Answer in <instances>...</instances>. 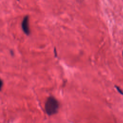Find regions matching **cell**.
<instances>
[{"instance_id":"obj_1","label":"cell","mask_w":123,"mask_h":123,"mask_svg":"<svg viewBox=\"0 0 123 123\" xmlns=\"http://www.w3.org/2000/svg\"><path fill=\"white\" fill-rule=\"evenodd\" d=\"M59 109V103L53 96H49L45 104V109L47 114L49 116L57 113Z\"/></svg>"},{"instance_id":"obj_2","label":"cell","mask_w":123,"mask_h":123,"mask_svg":"<svg viewBox=\"0 0 123 123\" xmlns=\"http://www.w3.org/2000/svg\"><path fill=\"white\" fill-rule=\"evenodd\" d=\"M21 26L23 32L26 35H29L30 34V30L29 25V16L28 15L25 16L23 18L21 24Z\"/></svg>"},{"instance_id":"obj_3","label":"cell","mask_w":123,"mask_h":123,"mask_svg":"<svg viewBox=\"0 0 123 123\" xmlns=\"http://www.w3.org/2000/svg\"><path fill=\"white\" fill-rule=\"evenodd\" d=\"M115 86L116 87V88L117 90H118V91L120 94H121L122 95H123V90L121 89V88H120L119 86Z\"/></svg>"},{"instance_id":"obj_4","label":"cell","mask_w":123,"mask_h":123,"mask_svg":"<svg viewBox=\"0 0 123 123\" xmlns=\"http://www.w3.org/2000/svg\"><path fill=\"white\" fill-rule=\"evenodd\" d=\"M3 86V82L0 78V90H1V89L2 88V86Z\"/></svg>"},{"instance_id":"obj_5","label":"cell","mask_w":123,"mask_h":123,"mask_svg":"<svg viewBox=\"0 0 123 123\" xmlns=\"http://www.w3.org/2000/svg\"><path fill=\"white\" fill-rule=\"evenodd\" d=\"M11 54H12V55H13V53L12 52V51H11Z\"/></svg>"},{"instance_id":"obj_6","label":"cell","mask_w":123,"mask_h":123,"mask_svg":"<svg viewBox=\"0 0 123 123\" xmlns=\"http://www.w3.org/2000/svg\"></svg>"}]
</instances>
